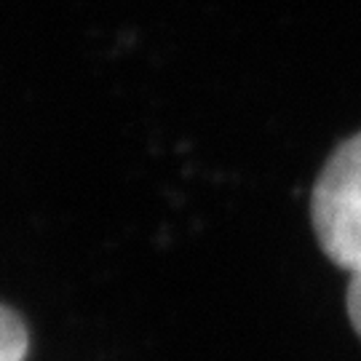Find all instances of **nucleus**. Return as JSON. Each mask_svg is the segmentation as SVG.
I'll return each mask as SVG.
<instances>
[{"label":"nucleus","mask_w":361,"mask_h":361,"mask_svg":"<svg viewBox=\"0 0 361 361\" xmlns=\"http://www.w3.org/2000/svg\"><path fill=\"white\" fill-rule=\"evenodd\" d=\"M310 219L324 255L361 273V131L337 147L310 195Z\"/></svg>","instance_id":"1"},{"label":"nucleus","mask_w":361,"mask_h":361,"mask_svg":"<svg viewBox=\"0 0 361 361\" xmlns=\"http://www.w3.org/2000/svg\"><path fill=\"white\" fill-rule=\"evenodd\" d=\"M30 335L25 322L11 308L0 305V361H25Z\"/></svg>","instance_id":"2"},{"label":"nucleus","mask_w":361,"mask_h":361,"mask_svg":"<svg viewBox=\"0 0 361 361\" xmlns=\"http://www.w3.org/2000/svg\"><path fill=\"white\" fill-rule=\"evenodd\" d=\"M348 316H350V324H353V329L359 332L361 337V273H353L350 276V284H348Z\"/></svg>","instance_id":"3"}]
</instances>
